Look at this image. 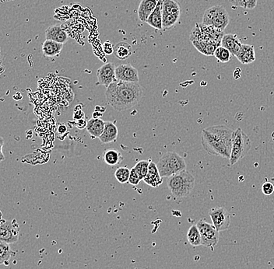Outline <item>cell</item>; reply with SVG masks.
Listing matches in <instances>:
<instances>
[{
	"label": "cell",
	"mask_w": 274,
	"mask_h": 269,
	"mask_svg": "<svg viewBox=\"0 0 274 269\" xmlns=\"http://www.w3.org/2000/svg\"><path fill=\"white\" fill-rule=\"evenodd\" d=\"M119 134V130L116 125L112 122H106V127H104V132L100 137V141L104 144L113 143L117 140Z\"/></svg>",
	"instance_id": "18"
},
{
	"label": "cell",
	"mask_w": 274,
	"mask_h": 269,
	"mask_svg": "<svg viewBox=\"0 0 274 269\" xmlns=\"http://www.w3.org/2000/svg\"><path fill=\"white\" fill-rule=\"evenodd\" d=\"M246 1L247 0H229V2L230 3V4L233 7H242V8H244V7H245Z\"/></svg>",
	"instance_id": "34"
},
{
	"label": "cell",
	"mask_w": 274,
	"mask_h": 269,
	"mask_svg": "<svg viewBox=\"0 0 274 269\" xmlns=\"http://www.w3.org/2000/svg\"><path fill=\"white\" fill-rule=\"evenodd\" d=\"M163 0H158V5L151 16L148 18L146 24L154 29L163 30Z\"/></svg>",
	"instance_id": "16"
},
{
	"label": "cell",
	"mask_w": 274,
	"mask_h": 269,
	"mask_svg": "<svg viewBox=\"0 0 274 269\" xmlns=\"http://www.w3.org/2000/svg\"><path fill=\"white\" fill-rule=\"evenodd\" d=\"M143 182L153 188H158L162 184L163 177L160 174L158 166L154 162L150 163L149 170L146 177L143 179Z\"/></svg>",
	"instance_id": "15"
},
{
	"label": "cell",
	"mask_w": 274,
	"mask_h": 269,
	"mask_svg": "<svg viewBox=\"0 0 274 269\" xmlns=\"http://www.w3.org/2000/svg\"><path fill=\"white\" fill-rule=\"evenodd\" d=\"M3 146H4V140H3L2 138H1V161H4V152H3Z\"/></svg>",
	"instance_id": "36"
},
{
	"label": "cell",
	"mask_w": 274,
	"mask_h": 269,
	"mask_svg": "<svg viewBox=\"0 0 274 269\" xmlns=\"http://www.w3.org/2000/svg\"><path fill=\"white\" fill-rule=\"evenodd\" d=\"M187 239L188 243L193 246H198L202 245V237L200 230L197 227V224L193 225L188 229L187 233Z\"/></svg>",
	"instance_id": "25"
},
{
	"label": "cell",
	"mask_w": 274,
	"mask_h": 269,
	"mask_svg": "<svg viewBox=\"0 0 274 269\" xmlns=\"http://www.w3.org/2000/svg\"><path fill=\"white\" fill-rule=\"evenodd\" d=\"M115 76L117 81L139 83L138 70L131 64H121L116 67Z\"/></svg>",
	"instance_id": "10"
},
{
	"label": "cell",
	"mask_w": 274,
	"mask_h": 269,
	"mask_svg": "<svg viewBox=\"0 0 274 269\" xmlns=\"http://www.w3.org/2000/svg\"><path fill=\"white\" fill-rule=\"evenodd\" d=\"M103 52L106 55H110L114 53V50H115V47L112 46V43L110 41H106L103 44L102 46Z\"/></svg>",
	"instance_id": "33"
},
{
	"label": "cell",
	"mask_w": 274,
	"mask_h": 269,
	"mask_svg": "<svg viewBox=\"0 0 274 269\" xmlns=\"http://www.w3.org/2000/svg\"><path fill=\"white\" fill-rule=\"evenodd\" d=\"M130 170L127 167H119L115 172V177L116 180L121 184L129 183L130 179Z\"/></svg>",
	"instance_id": "29"
},
{
	"label": "cell",
	"mask_w": 274,
	"mask_h": 269,
	"mask_svg": "<svg viewBox=\"0 0 274 269\" xmlns=\"http://www.w3.org/2000/svg\"><path fill=\"white\" fill-rule=\"evenodd\" d=\"M140 181L141 180H140V177H139L138 174H137V172L136 171L134 167H133V168H132L131 170H130V179H129V183H130V185L136 186V185H138L139 184H140Z\"/></svg>",
	"instance_id": "31"
},
{
	"label": "cell",
	"mask_w": 274,
	"mask_h": 269,
	"mask_svg": "<svg viewBox=\"0 0 274 269\" xmlns=\"http://www.w3.org/2000/svg\"><path fill=\"white\" fill-rule=\"evenodd\" d=\"M115 64L112 62L104 64L102 66L100 67L97 71V81L100 85L109 87L112 83L117 81L116 76H115Z\"/></svg>",
	"instance_id": "11"
},
{
	"label": "cell",
	"mask_w": 274,
	"mask_h": 269,
	"mask_svg": "<svg viewBox=\"0 0 274 269\" xmlns=\"http://www.w3.org/2000/svg\"><path fill=\"white\" fill-rule=\"evenodd\" d=\"M158 0H141L139 5L137 15L142 23H146L148 18L155 10Z\"/></svg>",
	"instance_id": "14"
},
{
	"label": "cell",
	"mask_w": 274,
	"mask_h": 269,
	"mask_svg": "<svg viewBox=\"0 0 274 269\" xmlns=\"http://www.w3.org/2000/svg\"><path fill=\"white\" fill-rule=\"evenodd\" d=\"M236 58L243 65L252 63L256 60V52L254 46L250 44H242Z\"/></svg>",
	"instance_id": "17"
},
{
	"label": "cell",
	"mask_w": 274,
	"mask_h": 269,
	"mask_svg": "<svg viewBox=\"0 0 274 269\" xmlns=\"http://www.w3.org/2000/svg\"><path fill=\"white\" fill-rule=\"evenodd\" d=\"M214 55L218 59V62H222V63L228 62L231 59V57L233 56L227 49L221 46L217 48Z\"/></svg>",
	"instance_id": "27"
},
{
	"label": "cell",
	"mask_w": 274,
	"mask_h": 269,
	"mask_svg": "<svg viewBox=\"0 0 274 269\" xmlns=\"http://www.w3.org/2000/svg\"><path fill=\"white\" fill-rule=\"evenodd\" d=\"M251 148V142L248 134L241 128L234 131L232 136V148L230 153V166L235 165L245 158Z\"/></svg>",
	"instance_id": "5"
},
{
	"label": "cell",
	"mask_w": 274,
	"mask_h": 269,
	"mask_svg": "<svg viewBox=\"0 0 274 269\" xmlns=\"http://www.w3.org/2000/svg\"><path fill=\"white\" fill-rule=\"evenodd\" d=\"M163 16L182 13V8L179 3L175 0H163Z\"/></svg>",
	"instance_id": "24"
},
{
	"label": "cell",
	"mask_w": 274,
	"mask_h": 269,
	"mask_svg": "<svg viewBox=\"0 0 274 269\" xmlns=\"http://www.w3.org/2000/svg\"><path fill=\"white\" fill-rule=\"evenodd\" d=\"M132 53H133L132 46L128 43L122 41V42L115 44L114 54L116 58L120 60H125V59H129L131 56Z\"/></svg>",
	"instance_id": "21"
},
{
	"label": "cell",
	"mask_w": 274,
	"mask_h": 269,
	"mask_svg": "<svg viewBox=\"0 0 274 269\" xmlns=\"http://www.w3.org/2000/svg\"><path fill=\"white\" fill-rule=\"evenodd\" d=\"M108 104L117 111H123L138 104L143 97L139 83L116 81L106 89Z\"/></svg>",
	"instance_id": "1"
},
{
	"label": "cell",
	"mask_w": 274,
	"mask_h": 269,
	"mask_svg": "<svg viewBox=\"0 0 274 269\" xmlns=\"http://www.w3.org/2000/svg\"><path fill=\"white\" fill-rule=\"evenodd\" d=\"M257 0H247L244 8L246 9V10H252L257 7Z\"/></svg>",
	"instance_id": "35"
},
{
	"label": "cell",
	"mask_w": 274,
	"mask_h": 269,
	"mask_svg": "<svg viewBox=\"0 0 274 269\" xmlns=\"http://www.w3.org/2000/svg\"><path fill=\"white\" fill-rule=\"evenodd\" d=\"M221 46L227 49L233 56H236L242 48V42L237 34H224L221 40Z\"/></svg>",
	"instance_id": "13"
},
{
	"label": "cell",
	"mask_w": 274,
	"mask_h": 269,
	"mask_svg": "<svg viewBox=\"0 0 274 269\" xmlns=\"http://www.w3.org/2000/svg\"><path fill=\"white\" fill-rule=\"evenodd\" d=\"M157 166L163 178L172 177L186 169L185 160L175 152H165Z\"/></svg>",
	"instance_id": "4"
},
{
	"label": "cell",
	"mask_w": 274,
	"mask_h": 269,
	"mask_svg": "<svg viewBox=\"0 0 274 269\" xmlns=\"http://www.w3.org/2000/svg\"><path fill=\"white\" fill-rule=\"evenodd\" d=\"M209 216L213 225L219 232L228 230L230 224V213L224 207L212 208L209 211Z\"/></svg>",
	"instance_id": "9"
},
{
	"label": "cell",
	"mask_w": 274,
	"mask_h": 269,
	"mask_svg": "<svg viewBox=\"0 0 274 269\" xmlns=\"http://www.w3.org/2000/svg\"><path fill=\"white\" fill-rule=\"evenodd\" d=\"M149 161H141L135 165L134 168L136 171L137 172L140 180H143L147 174L148 170H149Z\"/></svg>",
	"instance_id": "30"
},
{
	"label": "cell",
	"mask_w": 274,
	"mask_h": 269,
	"mask_svg": "<svg viewBox=\"0 0 274 269\" xmlns=\"http://www.w3.org/2000/svg\"><path fill=\"white\" fill-rule=\"evenodd\" d=\"M233 130L225 125H214L202 131L201 144L209 154L230 159Z\"/></svg>",
	"instance_id": "2"
},
{
	"label": "cell",
	"mask_w": 274,
	"mask_h": 269,
	"mask_svg": "<svg viewBox=\"0 0 274 269\" xmlns=\"http://www.w3.org/2000/svg\"><path fill=\"white\" fill-rule=\"evenodd\" d=\"M167 188L175 198H182L191 194L195 187V177L186 170L167 177Z\"/></svg>",
	"instance_id": "3"
},
{
	"label": "cell",
	"mask_w": 274,
	"mask_h": 269,
	"mask_svg": "<svg viewBox=\"0 0 274 269\" xmlns=\"http://www.w3.org/2000/svg\"><path fill=\"white\" fill-rule=\"evenodd\" d=\"M62 49H64V44L50 41V40H46L43 44V55L47 58H54L59 55Z\"/></svg>",
	"instance_id": "20"
},
{
	"label": "cell",
	"mask_w": 274,
	"mask_h": 269,
	"mask_svg": "<svg viewBox=\"0 0 274 269\" xmlns=\"http://www.w3.org/2000/svg\"><path fill=\"white\" fill-rule=\"evenodd\" d=\"M46 40L55 41V42L65 44L68 41V34L59 25H52L46 31Z\"/></svg>",
	"instance_id": "12"
},
{
	"label": "cell",
	"mask_w": 274,
	"mask_h": 269,
	"mask_svg": "<svg viewBox=\"0 0 274 269\" xmlns=\"http://www.w3.org/2000/svg\"><path fill=\"white\" fill-rule=\"evenodd\" d=\"M19 225L16 219L1 221L0 226V240L11 244L19 240Z\"/></svg>",
	"instance_id": "8"
},
{
	"label": "cell",
	"mask_w": 274,
	"mask_h": 269,
	"mask_svg": "<svg viewBox=\"0 0 274 269\" xmlns=\"http://www.w3.org/2000/svg\"><path fill=\"white\" fill-rule=\"evenodd\" d=\"M106 122L100 119H91L87 124L86 129L91 137L94 138H100L104 132Z\"/></svg>",
	"instance_id": "19"
},
{
	"label": "cell",
	"mask_w": 274,
	"mask_h": 269,
	"mask_svg": "<svg viewBox=\"0 0 274 269\" xmlns=\"http://www.w3.org/2000/svg\"><path fill=\"white\" fill-rule=\"evenodd\" d=\"M230 23V16L224 7L214 6L207 9L203 15L202 24L206 26H212L224 32Z\"/></svg>",
	"instance_id": "6"
},
{
	"label": "cell",
	"mask_w": 274,
	"mask_h": 269,
	"mask_svg": "<svg viewBox=\"0 0 274 269\" xmlns=\"http://www.w3.org/2000/svg\"><path fill=\"white\" fill-rule=\"evenodd\" d=\"M104 161L109 166H115L123 161L122 153L115 149H109L104 152Z\"/></svg>",
	"instance_id": "22"
},
{
	"label": "cell",
	"mask_w": 274,
	"mask_h": 269,
	"mask_svg": "<svg viewBox=\"0 0 274 269\" xmlns=\"http://www.w3.org/2000/svg\"><path fill=\"white\" fill-rule=\"evenodd\" d=\"M193 44L199 52L205 55H214L217 48L219 47L209 41H193Z\"/></svg>",
	"instance_id": "23"
},
{
	"label": "cell",
	"mask_w": 274,
	"mask_h": 269,
	"mask_svg": "<svg viewBox=\"0 0 274 269\" xmlns=\"http://www.w3.org/2000/svg\"><path fill=\"white\" fill-rule=\"evenodd\" d=\"M180 16V13H176L163 16V30H169L174 28L179 22Z\"/></svg>",
	"instance_id": "28"
},
{
	"label": "cell",
	"mask_w": 274,
	"mask_h": 269,
	"mask_svg": "<svg viewBox=\"0 0 274 269\" xmlns=\"http://www.w3.org/2000/svg\"><path fill=\"white\" fill-rule=\"evenodd\" d=\"M262 192L265 195H271L274 192V185L271 182H265L262 185Z\"/></svg>",
	"instance_id": "32"
},
{
	"label": "cell",
	"mask_w": 274,
	"mask_h": 269,
	"mask_svg": "<svg viewBox=\"0 0 274 269\" xmlns=\"http://www.w3.org/2000/svg\"><path fill=\"white\" fill-rule=\"evenodd\" d=\"M11 256L10 244L4 241L0 242V264L9 265Z\"/></svg>",
	"instance_id": "26"
},
{
	"label": "cell",
	"mask_w": 274,
	"mask_h": 269,
	"mask_svg": "<svg viewBox=\"0 0 274 269\" xmlns=\"http://www.w3.org/2000/svg\"><path fill=\"white\" fill-rule=\"evenodd\" d=\"M202 237V245L206 248L214 250V246L219 241V231L216 230L213 224L208 223L203 219H200L197 223Z\"/></svg>",
	"instance_id": "7"
}]
</instances>
